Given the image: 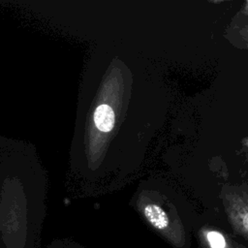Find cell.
Here are the masks:
<instances>
[{
  "instance_id": "cell-2",
  "label": "cell",
  "mask_w": 248,
  "mask_h": 248,
  "mask_svg": "<svg viewBox=\"0 0 248 248\" xmlns=\"http://www.w3.org/2000/svg\"><path fill=\"white\" fill-rule=\"evenodd\" d=\"M197 234L202 248H248L218 229L203 226L198 231Z\"/></svg>"
},
{
  "instance_id": "cell-3",
  "label": "cell",
  "mask_w": 248,
  "mask_h": 248,
  "mask_svg": "<svg viewBox=\"0 0 248 248\" xmlns=\"http://www.w3.org/2000/svg\"><path fill=\"white\" fill-rule=\"evenodd\" d=\"M96 127L102 132H109L114 125V112L108 105H100L94 112Z\"/></svg>"
},
{
  "instance_id": "cell-1",
  "label": "cell",
  "mask_w": 248,
  "mask_h": 248,
  "mask_svg": "<svg viewBox=\"0 0 248 248\" xmlns=\"http://www.w3.org/2000/svg\"><path fill=\"white\" fill-rule=\"evenodd\" d=\"M225 208L233 231L248 241V195H228Z\"/></svg>"
},
{
  "instance_id": "cell-4",
  "label": "cell",
  "mask_w": 248,
  "mask_h": 248,
  "mask_svg": "<svg viewBox=\"0 0 248 248\" xmlns=\"http://www.w3.org/2000/svg\"><path fill=\"white\" fill-rule=\"evenodd\" d=\"M49 248H81L75 243H66V242H59V243H52Z\"/></svg>"
}]
</instances>
